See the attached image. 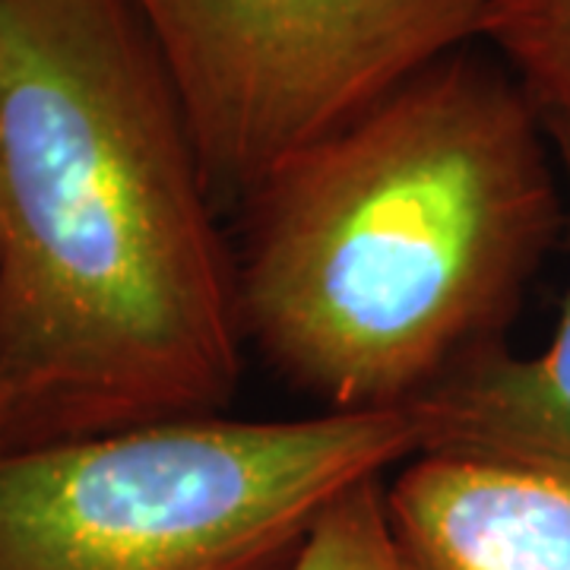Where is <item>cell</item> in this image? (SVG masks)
Returning <instances> with one entry per match:
<instances>
[{
    "label": "cell",
    "mask_w": 570,
    "mask_h": 570,
    "mask_svg": "<svg viewBox=\"0 0 570 570\" xmlns=\"http://www.w3.org/2000/svg\"><path fill=\"white\" fill-rule=\"evenodd\" d=\"M238 257L130 0H0V450L216 415Z\"/></svg>",
    "instance_id": "cell-1"
},
{
    "label": "cell",
    "mask_w": 570,
    "mask_h": 570,
    "mask_svg": "<svg viewBox=\"0 0 570 570\" xmlns=\"http://www.w3.org/2000/svg\"><path fill=\"white\" fill-rule=\"evenodd\" d=\"M542 108L460 48L245 204V340L326 412L415 406L501 346L564 219Z\"/></svg>",
    "instance_id": "cell-2"
},
{
    "label": "cell",
    "mask_w": 570,
    "mask_h": 570,
    "mask_svg": "<svg viewBox=\"0 0 570 570\" xmlns=\"http://www.w3.org/2000/svg\"><path fill=\"white\" fill-rule=\"evenodd\" d=\"M422 453L409 409L184 415L0 450V570H285L333 501Z\"/></svg>",
    "instance_id": "cell-3"
},
{
    "label": "cell",
    "mask_w": 570,
    "mask_h": 570,
    "mask_svg": "<svg viewBox=\"0 0 570 570\" xmlns=\"http://www.w3.org/2000/svg\"><path fill=\"white\" fill-rule=\"evenodd\" d=\"M216 204L482 36L489 0H130Z\"/></svg>",
    "instance_id": "cell-4"
},
{
    "label": "cell",
    "mask_w": 570,
    "mask_h": 570,
    "mask_svg": "<svg viewBox=\"0 0 570 570\" xmlns=\"http://www.w3.org/2000/svg\"><path fill=\"white\" fill-rule=\"evenodd\" d=\"M409 570H570V475L554 469L419 453L387 482Z\"/></svg>",
    "instance_id": "cell-5"
},
{
    "label": "cell",
    "mask_w": 570,
    "mask_h": 570,
    "mask_svg": "<svg viewBox=\"0 0 570 570\" xmlns=\"http://www.w3.org/2000/svg\"><path fill=\"white\" fill-rule=\"evenodd\" d=\"M542 118L570 190V108H542ZM409 412L419 422L422 453L513 460L570 475V295L539 355L491 348Z\"/></svg>",
    "instance_id": "cell-6"
},
{
    "label": "cell",
    "mask_w": 570,
    "mask_h": 570,
    "mask_svg": "<svg viewBox=\"0 0 570 570\" xmlns=\"http://www.w3.org/2000/svg\"><path fill=\"white\" fill-rule=\"evenodd\" d=\"M479 39L539 108L570 105V0H489Z\"/></svg>",
    "instance_id": "cell-7"
},
{
    "label": "cell",
    "mask_w": 570,
    "mask_h": 570,
    "mask_svg": "<svg viewBox=\"0 0 570 570\" xmlns=\"http://www.w3.org/2000/svg\"><path fill=\"white\" fill-rule=\"evenodd\" d=\"M285 570H409L390 523L387 482L371 479L333 501Z\"/></svg>",
    "instance_id": "cell-8"
},
{
    "label": "cell",
    "mask_w": 570,
    "mask_h": 570,
    "mask_svg": "<svg viewBox=\"0 0 570 570\" xmlns=\"http://www.w3.org/2000/svg\"><path fill=\"white\" fill-rule=\"evenodd\" d=\"M564 108H570V105H564Z\"/></svg>",
    "instance_id": "cell-9"
}]
</instances>
